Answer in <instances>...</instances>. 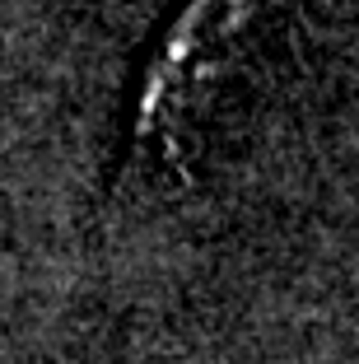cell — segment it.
<instances>
[{"label":"cell","instance_id":"obj_1","mask_svg":"<svg viewBox=\"0 0 359 364\" xmlns=\"http://www.w3.org/2000/svg\"><path fill=\"white\" fill-rule=\"evenodd\" d=\"M229 28L224 0H191L140 61L136 94H131L127 159L117 168L112 201L136 187L182 178V150L191 140V117L201 94L220 75V38Z\"/></svg>","mask_w":359,"mask_h":364}]
</instances>
